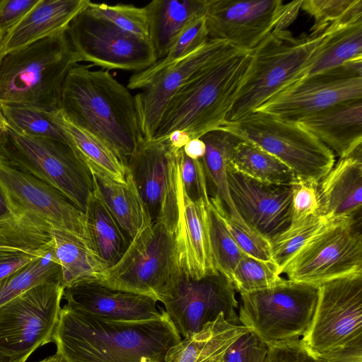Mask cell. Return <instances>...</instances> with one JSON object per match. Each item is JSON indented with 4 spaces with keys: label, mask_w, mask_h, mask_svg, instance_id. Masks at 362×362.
Wrapping results in <instances>:
<instances>
[{
    "label": "cell",
    "mask_w": 362,
    "mask_h": 362,
    "mask_svg": "<svg viewBox=\"0 0 362 362\" xmlns=\"http://www.w3.org/2000/svg\"><path fill=\"white\" fill-rule=\"evenodd\" d=\"M0 185L16 211L35 216L52 228L73 233L92 246L84 212L59 191L11 166L1 156Z\"/></svg>",
    "instance_id": "cell-18"
},
{
    "label": "cell",
    "mask_w": 362,
    "mask_h": 362,
    "mask_svg": "<svg viewBox=\"0 0 362 362\" xmlns=\"http://www.w3.org/2000/svg\"><path fill=\"white\" fill-rule=\"evenodd\" d=\"M5 37L4 34H2L0 32V62L4 55V41H5Z\"/></svg>",
    "instance_id": "cell-54"
},
{
    "label": "cell",
    "mask_w": 362,
    "mask_h": 362,
    "mask_svg": "<svg viewBox=\"0 0 362 362\" xmlns=\"http://www.w3.org/2000/svg\"><path fill=\"white\" fill-rule=\"evenodd\" d=\"M324 33L317 54L305 76L362 59V20L334 25Z\"/></svg>",
    "instance_id": "cell-34"
},
{
    "label": "cell",
    "mask_w": 362,
    "mask_h": 362,
    "mask_svg": "<svg viewBox=\"0 0 362 362\" xmlns=\"http://www.w3.org/2000/svg\"><path fill=\"white\" fill-rule=\"evenodd\" d=\"M281 278L279 268L274 262L245 255L235 267L230 282L243 294L269 288Z\"/></svg>",
    "instance_id": "cell-43"
},
{
    "label": "cell",
    "mask_w": 362,
    "mask_h": 362,
    "mask_svg": "<svg viewBox=\"0 0 362 362\" xmlns=\"http://www.w3.org/2000/svg\"><path fill=\"white\" fill-rule=\"evenodd\" d=\"M300 339L318 357L362 349V274L318 286L312 321Z\"/></svg>",
    "instance_id": "cell-12"
},
{
    "label": "cell",
    "mask_w": 362,
    "mask_h": 362,
    "mask_svg": "<svg viewBox=\"0 0 362 362\" xmlns=\"http://www.w3.org/2000/svg\"><path fill=\"white\" fill-rule=\"evenodd\" d=\"M321 214L332 218L361 214L362 151L334 163L318 182Z\"/></svg>",
    "instance_id": "cell-25"
},
{
    "label": "cell",
    "mask_w": 362,
    "mask_h": 362,
    "mask_svg": "<svg viewBox=\"0 0 362 362\" xmlns=\"http://www.w3.org/2000/svg\"><path fill=\"white\" fill-rule=\"evenodd\" d=\"M325 33L294 37L287 29L275 30L250 53L251 61L226 117L235 122L304 77L315 59Z\"/></svg>",
    "instance_id": "cell-5"
},
{
    "label": "cell",
    "mask_w": 362,
    "mask_h": 362,
    "mask_svg": "<svg viewBox=\"0 0 362 362\" xmlns=\"http://www.w3.org/2000/svg\"><path fill=\"white\" fill-rule=\"evenodd\" d=\"M207 209L210 244L214 266L216 271L230 281L235 267L246 254L235 243L220 211L210 198Z\"/></svg>",
    "instance_id": "cell-39"
},
{
    "label": "cell",
    "mask_w": 362,
    "mask_h": 362,
    "mask_svg": "<svg viewBox=\"0 0 362 362\" xmlns=\"http://www.w3.org/2000/svg\"><path fill=\"white\" fill-rule=\"evenodd\" d=\"M79 62L66 33L4 54L0 62V105L59 110L65 78Z\"/></svg>",
    "instance_id": "cell-4"
},
{
    "label": "cell",
    "mask_w": 362,
    "mask_h": 362,
    "mask_svg": "<svg viewBox=\"0 0 362 362\" xmlns=\"http://www.w3.org/2000/svg\"><path fill=\"white\" fill-rule=\"evenodd\" d=\"M234 48L224 41L209 39L185 58L155 77L136 93L134 100L142 136L146 139H153L172 97L196 73Z\"/></svg>",
    "instance_id": "cell-20"
},
{
    "label": "cell",
    "mask_w": 362,
    "mask_h": 362,
    "mask_svg": "<svg viewBox=\"0 0 362 362\" xmlns=\"http://www.w3.org/2000/svg\"><path fill=\"white\" fill-rule=\"evenodd\" d=\"M361 214L332 220L280 268L292 281L319 286L362 274Z\"/></svg>",
    "instance_id": "cell-8"
},
{
    "label": "cell",
    "mask_w": 362,
    "mask_h": 362,
    "mask_svg": "<svg viewBox=\"0 0 362 362\" xmlns=\"http://www.w3.org/2000/svg\"><path fill=\"white\" fill-rule=\"evenodd\" d=\"M55 119L67 137L71 148L92 171L120 182L126 181L127 168L118 156L101 140L74 124L60 110Z\"/></svg>",
    "instance_id": "cell-32"
},
{
    "label": "cell",
    "mask_w": 362,
    "mask_h": 362,
    "mask_svg": "<svg viewBox=\"0 0 362 362\" xmlns=\"http://www.w3.org/2000/svg\"><path fill=\"white\" fill-rule=\"evenodd\" d=\"M298 123L339 158L362 151V99L337 103Z\"/></svg>",
    "instance_id": "cell-24"
},
{
    "label": "cell",
    "mask_w": 362,
    "mask_h": 362,
    "mask_svg": "<svg viewBox=\"0 0 362 362\" xmlns=\"http://www.w3.org/2000/svg\"><path fill=\"white\" fill-rule=\"evenodd\" d=\"M51 233L64 288L81 282H102L106 279L108 267L87 241L53 228Z\"/></svg>",
    "instance_id": "cell-30"
},
{
    "label": "cell",
    "mask_w": 362,
    "mask_h": 362,
    "mask_svg": "<svg viewBox=\"0 0 362 362\" xmlns=\"http://www.w3.org/2000/svg\"><path fill=\"white\" fill-rule=\"evenodd\" d=\"M183 191L193 202H208L209 194L202 159L194 160L185 155L182 148L177 152Z\"/></svg>",
    "instance_id": "cell-45"
},
{
    "label": "cell",
    "mask_w": 362,
    "mask_h": 362,
    "mask_svg": "<svg viewBox=\"0 0 362 362\" xmlns=\"http://www.w3.org/2000/svg\"><path fill=\"white\" fill-rule=\"evenodd\" d=\"M209 202H192L185 194L180 180L177 228L178 254L182 272L192 279L218 272L210 244Z\"/></svg>",
    "instance_id": "cell-23"
},
{
    "label": "cell",
    "mask_w": 362,
    "mask_h": 362,
    "mask_svg": "<svg viewBox=\"0 0 362 362\" xmlns=\"http://www.w3.org/2000/svg\"><path fill=\"white\" fill-rule=\"evenodd\" d=\"M54 362H66L60 356L55 354Z\"/></svg>",
    "instance_id": "cell-55"
},
{
    "label": "cell",
    "mask_w": 362,
    "mask_h": 362,
    "mask_svg": "<svg viewBox=\"0 0 362 362\" xmlns=\"http://www.w3.org/2000/svg\"><path fill=\"white\" fill-rule=\"evenodd\" d=\"M221 127L275 156L298 180L319 182L335 163L334 153L298 122L255 110Z\"/></svg>",
    "instance_id": "cell-6"
},
{
    "label": "cell",
    "mask_w": 362,
    "mask_h": 362,
    "mask_svg": "<svg viewBox=\"0 0 362 362\" xmlns=\"http://www.w3.org/2000/svg\"><path fill=\"white\" fill-rule=\"evenodd\" d=\"M209 40L204 16L189 22L179 33L166 55L144 71L130 76L127 88H144L155 77L190 54Z\"/></svg>",
    "instance_id": "cell-36"
},
{
    "label": "cell",
    "mask_w": 362,
    "mask_h": 362,
    "mask_svg": "<svg viewBox=\"0 0 362 362\" xmlns=\"http://www.w3.org/2000/svg\"><path fill=\"white\" fill-rule=\"evenodd\" d=\"M85 215L92 247L110 268L119 261L130 243L94 191L89 197Z\"/></svg>",
    "instance_id": "cell-33"
},
{
    "label": "cell",
    "mask_w": 362,
    "mask_h": 362,
    "mask_svg": "<svg viewBox=\"0 0 362 362\" xmlns=\"http://www.w3.org/2000/svg\"><path fill=\"white\" fill-rule=\"evenodd\" d=\"M264 362H323L302 341L296 339L267 346Z\"/></svg>",
    "instance_id": "cell-47"
},
{
    "label": "cell",
    "mask_w": 362,
    "mask_h": 362,
    "mask_svg": "<svg viewBox=\"0 0 362 362\" xmlns=\"http://www.w3.org/2000/svg\"><path fill=\"white\" fill-rule=\"evenodd\" d=\"M250 61V52L234 48L189 78L168 102L153 139L163 141L175 131L199 139L222 127Z\"/></svg>",
    "instance_id": "cell-3"
},
{
    "label": "cell",
    "mask_w": 362,
    "mask_h": 362,
    "mask_svg": "<svg viewBox=\"0 0 362 362\" xmlns=\"http://www.w3.org/2000/svg\"><path fill=\"white\" fill-rule=\"evenodd\" d=\"M181 339L163 308L156 319L117 321L66 305L52 336L66 362H167Z\"/></svg>",
    "instance_id": "cell-1"
},
{
    "label": "cell",
    "mask_w": 362,
    "mask_h": 362,
    "mask_svg": "<svg viewBox=\"0 0 362 362\" xmlns=\"http://www.w3.org/2000/svg\"><path fill=\"white\" fill-rule=\"evenodd\" d=\"M200 139L206 146L202 160L208 189L210 188L213 192L210 197H217L232 218L245 224L233 206L227 180V168L233 150L241 139L221 127L206 133Z\"/></svg>",
    "instance_id": "cell-31"
},
{
    "label": "cell",
    "mask_w": 362,
    "mask_h": 362,
    "mask_svg": "<svg viewBox=\"0 0 362 362\" xmlns=\"http://www.w3.org/2000/svg\"><path fill=\"white\" fill-rule=\"evenodd\" d=\"M76 64L64 82L60 110L104 142L125 165L143 137L134 96L108 70Z\"/></svg>",
    "instance_id": "cell-2"
},
{
    "label": "cell",
    "mask_w": 362,
    "mask_h": 362,
    "mask_svg": "<svg viewBox=\"0 0 362 362\" xmlns=\"http://www.w3.org/2000/svg\"><path fill=\"white\" fill-rule=\"evenodd\" d=\"M227 180L233 206L250 228L269 240L289 226L292 185L262 182L239 173L230 164Z\"/></svg>",
    "instance_id": "cell-19"
},
{
    "label": "cell",
    "mask_w": 362,
    "mask_h": 362,
    "mask_svg": "<svg viewBox=\"0 0 362 362\" xmlns=\"http://www.w3.org/2000/svg\"><path fill=\"white\" fill-rule=\"evenodd\" d=\"M267 346L251 332L240 336L227 350L224 362H264Z\"/></svg>",
    "instance_id": "cell-48"
},
{
    "label": "cell",
    "mask_w": 362,
    "mask_h": 362,
    "mask_svg": "<svg viewBox=\"0 0 362 362\" xmlns=\"http://www.w3.org/2000/svg\"><path fill=\"white\" fill-rule=\"evenodd\" d=\"M16 213L0 185V221L12 217Z\"/></svg>",
    "instance_id": "cell-52"
},
{
    "label": "cell",
    "mask_w": 362,
    "mask_h": 362,
    "mask_svg": "<svg viewBox=\"0 0 362 362\" xmlns=\"http://www.w3.org/2000/svg\"><path fill=\"white\" fill-rule=\"evenodd\" d=\"M67 307L117 321L152 320L162 315L158 300L146 295L112 289L100 282H81L64 288Z\"/></svg>",
    "instance_id": "cell-21"
},
{
    "label": "cell",
    "mask_w": 362,
    "mask_h": 362,
    "mask_svg": "<svg viewBox=\"0 0 362 362\" xmlns=\"http://www.w3.org/2000/svg\"><path fill=\"white\" fill-rule=\"evenodd\" d=\"M0 156L11 166L55 188L86 212L93 191L92 175L69 145L10 128L0 146Z\"/></svg>",
    "instance_id": "cell-9"
},
{
    "label": "cell",
    "mask_w": 362,
    "mask_h": 362,
    "mask_svg": "<svg viewBox=\"0 0 362 362\" xmlns=\"http://www.w3.org/2000/svg\"><path fill=\"white\" fill-rule=\"evenodd\" d=\"M249 332L243 325L228 322L221 313L216 320L184 337L172 347L167 362H224L228 348L243 334Z\"/></svg>",
    "instance_id": "cell-28"
},
{
    "label": "cell",
    "mask_w": 362,
    "mask_h": 362,
    "mask_svg": "<svg viewBox=\"0 0 362 362\" xmlns=\"http://www.w3.org/2000/svg\"><path fill=\"white\" fill-rule=\"evenodd\" d=\"M354 99H362V59L304 76L255 110L298 122L333 105Z\"/></svg>",
    "instance_id": "cell-16"
},
{
    "label": "cell",
    "mask_w": 362,
    "mask_h": 362,
    "mask_svg": "<svg viewBox=\"0 0 362 362\" xmlns=\"http://www.w3.org/2000/svg\"><path fill=\"white\" fill-rule=\"evenodd\" d=\"M230 281L217 272L192 279L181 272L158 298L165 313L183 338L199 331L223 313L230 323L240 325L239 302Z\"/></svg>",
    "instance_id": "cell-14"
},
{
    "label": "cell",
    "mask_w": 362,
    "mask_h": 362,
    "mask_svg": "<svg viewBox=\"0 0 362 362\" xmlns=\"http://www.w3.org/2000/svg\"><path fill=\"white\" fill-rule=\"evenodd\" d=\"M9 129V125L0 107V146L3 144Z\"/></svg>",
    "instance_id": "cell-53"
},
{
    "label": "cell",
    "mask_w": 362,
    "mask_h": 362,
    "mask_svg": "<svg viewBox=\"0 0 362 362\" xmlns=\"http://www.w3.org/2000/svg\"><path fill=\"white\" fill-rule=\"evenodd\" d=\"M177 229L157 220L132 240L106 279L112 288L158 298L182 272Z\"/></svg>",
    "instance_id": "cell-10"
},
{
    "label": "cell",
    "mask_w": 362,
    "mask_h": 362,
    "mask_svg": "<svg viewBox=\"0 0 362 362\" xmlns=\"http://www.w3.org/2000/svg\"><path fill=\"white\" fill-rule=\"evenodd\" d=\"M300 9L313 18L310 34L320 35L332 25L362 20L361 0H302Z\"/></svg>",
    "instance_id": "cell-40"
},
{
    "label": "cell",
    "mask_w": 362,
    "mask_h": 362,
    "mask_svg": "<svg viewBox=\"0 0 362 362\" xmlns=\"http://www.w3.org/2000/svg\"><path fill=\"white\" fill-rule=\"evenodd\" d=\"M86 11L93 16L107 21L120 30L149 40L148 23L145 7L132 4L93 3L90 1Z\"/></svg>",
    "instance_id": "cell-42"
},
{
    "label": "cell",
    "mask_w": 362,
    "mask_h": 362,
    "mask_svg": "<svg viewBox=\"0 0 362 362\" xmlns=\"http://www.w3.org/2000/svg\"><path fill=\"white\" fill-rule=\"evenodd\" d=\"M186 156L189 158L198 160L202 159L206 151L204 142L200 139H190L182 148Z\"/></svg>",
    "instance_id": "cell-51"
},
{
    "label": "cell",
    "mask_w": 362,
    "mask_h": 362,
    "mask_svg": "<svg viewBox=\"0 0 362 362\" xmlns=\"http://www.w3.org/2000/svg\"><path fill=\"white\" fill-rule=\"evenodd\" d=\"M65 33L80 62H88L92 66L138 73L158 60L149 40L124 32L86 8L71 21Z\"/></svg>",
    "instance_id": "cell-15"
},
{
    "label": "cell",
    "mask_w": 362,
    "mask_h": 362,
    "mask_svg": "<svg viewBox=\"0 0 362 362\" xmlns=\"http://www.w3.org/2000/svg\"><path fill=\"white\" fill-rule=\"evenodd\" d=\"M320 358L323 362H362V349L344 351Z\"/></svg>",
    "instance_id": "cell-50"
},
{
    "label": "cell",
    "mask_w": 362,
    "mask_h": 362,
    "mask_svg": "<svg viewBox=\"0 0 362 362\" xmlns=\"http://www.w3.org/2000/svg\"><path fill=\"white\" fill-rule=\"evenodd\" d=\"M177 152L165 141L144 136L126 163L127 173L146 205L151 221L177 229L180 176Z\"/></svg>",
    "instance_id": "cell-17"
},
{
    "label": "cell",
    "mask_w": 362,
    "mask_h": 362,
    "mask_svg": "<svg viewBox=\"0 0 362 362\" xmlns=\"http://www.w3.org/2000/svg\"><path fill=\"white\" fill-rule=\"evenodd\" d=\"M0 107L12 130L20 134L53 139L70 146L67 137L55 119L56 111L49 112L16 104H1Z\"/></svg>",
    "instance_id": "cell-38"
},
{
    "label": "cell",
    "mask_w": 362,
    "mask_h": 362,
    "mask_svg": "<svg viewBox=\"0 0 362 362\" xmlns=\"http://www.w3.org/2000/svg\"><path fill=\"white\" fill-rule=\"evenodd\" d=\"M62 284V271L54 246L42 257L0 281V305L38 285Z\"/></svg>",
    "instance_id": "cell-37"
},
{
    "label": "cell",
    "mask_w": 362,
    "mask_h": 362,
    "mask_svg": "<svg viewBox=\"0 0 362 362\" xmlns=\"http://www.w3.org/2000/svg\"><path fill=\"white\" fill-rule=\"evenodd\" d=\"M206 4L207 0H153L144 6L149 41L158 59L166 55L189 22L204 16Z\"/></svg>",
    "instance_id": "cell-29"
},
{
    "label": "cell",
    "mask_w": 362,
    "mask_h": 362,
    "mask_svg": "<svg viewBox=\"0 0 362 362\" xmlns=\"http://www.w3.org/2000/svg\"><path fill=\"white\" fill-rule=\"evenodd\" d=\"M209 198L218 208L228 231L242 251L254 258L273 262L269 240L247 224L240 223L232 218L218 198Z\"/></svg>",
    "instance_id": "cell-44"
},
{
    "label": "cell",
    "mask_w": 362,
    "mask_h": 362,
    "mask_svg": "<svg viewBox=\"0 0 362 362\" xmlns=\"http://www.w3.org/2000/svg\"><path fill=\"white\" fill-rule=\"evenodd\" d=\"M40 0H0V32L7 35Z\"/></svg>",
    "instance_id": "cell-49"
},
{
    "label": "cell",
    "mask_w": 362,
    "mask_h": 362,
    "mask_svg": "<svg viewBox=\"0 0 362 362\" xmlns=\"http://www.w3.org/2000/svg\"><path fill=\"white\" fill-rule=\"evenodd\" d=\"M302 0H207L209 39L222 40L251 52L275 30L286 29L296 18Z\"/></svg>",
    "instance_id": "cell-13"
},
{
    "label": "cell",
    "mask_w": 362,
    "mask_h": 362,
    "mask_svg": "<svg viewBox=\"0 0 362 362\" xmlns=\"http://www.w3.org/2000/svg\"><path fill=\"white\" fill-rule=\"evenodd\" d=\"M51 228L37 216L21 211L0 221V281L52 248Z\"/></svg>",
    "instance_id": "cell-22"
},
{
    "label": "cell",
    "mask_w": 362,
    "mask_h": 362,
    "mask_svg": "<svg viewBox=\"0 0 362 362\" xmlns=\"http://www.w3.org/2000/svg\"><path fill=\"white\" fill-rule=\"evenodd\" d=\"M333 219L320 214L291 222L285 230L269 240L273 262L280 269L296 250Z\"/></svg>",
    "instance_id": "cell-41"
},
{
    "label": "cell",
    "mask_w": 362,
    "mask_h": 362,
    "mask_svg": "<svg viewBox=\"0 0 362 362\" xmlns=\"http://www.w3.org/2000/svg\"><path fill=\"white\" fill-rule=\"evenodd\" d=\"M291 222L322 214L318 182L296 180L292 184Z\"/></svg>",
    "instance_id": "cell-46"
},
{
    "label": "cell",
    "mask_w": 362,
    "mask_h": 362,
    "mask_svg": "<svg viewBox=\"0 0 362 362\" xmlns=\"http://www.w3.org/2000/svg\"><path fill=\"white\" fill-rule=\"evenodd\" d=\"M89 0H40L5 37L4 54L65 33Z\"/></svg>",
    "instance_id": "cell-26"
},
{
    "label": "cell",
    "mask_w": 362,
    "mask_h": 362,
    "mask_svg": "<svg viewBox=\"0 0 362 362\" xmlns=\"http://www.w3.org/2000/svg\"><path fill=\"white\" fill-rule=\"evenodd\" d=\"M230 165L239 173L262 182L291 185L297 180L293 172L275 156L243 140L235 146Z\"/></svg>",
    "instance_id": "cell-35"
},
{
    "label": "cell",
    "mask_w": 362,
    "mask_h": 362,
    "mask_svg": "<svg viewBox=\"0 0 362 362\" xmlns=\"http://www.w3.org/2000/svg\"><path fill=\"white\" fill-rule=\"evenodd\" d=\"M93 191L116 220L129 243L153 223L131 176L124 182L114 180L98 172L90 170Z\"/></svg>",
    "instance_id": "cell-27"
},
{
    "label": "cell",
    "mask_w": 362,
    "mask_h": 362,
    "mask_svg": "<svg viewBox=\"0 0 362 362\" xmlns=\"http://www.w3.org/2000/svg\"><path fill=\"white\" fill-rule=\"evenodd\" d=\"M240 296V325L268 346L304 335L314 315L318 286L281 277L269 288Z\"/></svg>",
    "instance_id": "cell-7"
},
{
    "label": "cell",
    "mask_w": 362,
    "mask_h": 362,
    "mask_svg": "<svg viewBox=\"0 0 362 362\" xmlns=\"http://www.w3.org/2000/svg\"><path fill=\"white\" fill-rule=\"evenodd\" d=\"M64 287L38 285L0 305V362H25L52 341Z\"/></svg>",
    "instance_id": "cell-11"
}]
</instances>
